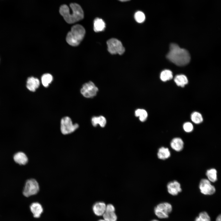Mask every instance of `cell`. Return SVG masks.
<instances>
[{"label":"cell","instance_id":"obj_32","mask_svg":"<svg viewBox=\"0 0 221 221\" xmlns=\"http://www.w3.org/2000/svg\"><path fill=\"white\" fill-rule=\"evenodd\" d=\"M158 221V220H156V219H154V220H152V221Z\"/></svg>","mask_w":221,"mask_h":221},{"label":"cell","instance_id":"obj_5","mask_svg":"<svg viewBox=\"0 0 221 221\" xmlns=\"http://www.w3.org/2000/svg\"><path fill=\"white\" fill-rule=\"evenodd\" d=\"M77 123L73 124L71 119L68 117H65L61 120L60 130L63 134H68L74 131L79 127Z\"/></svg>","mask_w":221,"mask_h":221},{"label":"cell","instance_id":"obj_27","mask_svg":"<svg viewBox=\"0 0 221 221\" xmlns=\"http://www.w3.org/2000/svg\"><path fill=\"white\" fill-rule=\"evenodd\" d=\"M134 18L135 21L137 22L141 23L145 21V16L144 13L142 12L138 11L135 14Z\"/></svg>","mask_w":221,"mask_h":221},{"label":"cell","instance_id":"obj_4","mask_svg":"<svg viewBox=\"0 0 221 221\" xmlns=\"http://www.w3.org/2000/svg\"><path fill=\"white\" fill-rule=\"evenodd\" d=\"M107 44L108 51L111 54L121 55L125 52V49L122 43L117 39H110L107 41Z\"/></svg>","mask_w":221,"mask_h":221},{"label":"cell","instance_id":"obj_13","mask_svg":"<svg viewBox=\"0 0 221 221\" xmlns=\"http://www.w3.org/2000/svg\"><path fill=\"white\" fill-rule=\"evenodd\" d=\"M184 143L182 140L179 138H173L170 142L171 148L177 152L181 151L184 147Z\"/></svg>","mask_w":221,"mask_h":221},{"label":"cell","instance_id":"obj_17","mask_svg":"<svg viewBox=\"0 0 221 221\" xmlns=\"http://www.w3.org/2000/svg\"><path fill=\"white\" fill-rule=\"evenodd\" d=\"M170 155V152L167 148L162 147L158 150L157 156L159 159L165 160L169 158Z\"/></svg>","mask_w":221,"mask_h":221},{"label":"cell","instance_id":"obj_23","mask_svg":"<svg viewBox=\"0 0 221 221\" xmlns=\"http://www.w3.org/2000/svg\"><path fill=\"white\" fill-rule=\"evenodd\" d=\"M160 77L163 81L165 82L170 80L173 77V73L170 70H164L161 72Z\"/></svg>","mask_w":221,"mask_h":221},{"label":"cell","instance_id":"obj_7","mask_svg":"<svg viewBox=\"0 0 221 221\" xmlns=\"http://www.w3.org/2000/svg\"><path fill=\"white\" fill-rule=\"evenodd\" d=\"M39 190V186L37 182L34 179L28 180L25 184L23 193L26 197H29L37 194Z\"/></svg>","mask_w":221,"mask_h":221},{"label":"cell","instance_id":"obj_12","mask_svg":"<svg viewBox=\"0 0 221 221\" xmlns=\"http://www.w3.org/2000/svg\"><path fill=\"white\" fill-rule=\"evenodd\" d=\"M106 206L105 203L103 202H99L95 203L93 207L94 213L98 216L103 215L105 211Z\"/></svg>","mask_w":221,"mask_h":221},{"label":"cell","instance_id":"obj_25","mask_svg":"<svg viewBox=\"0 0 221 221\" xmlns=\"http://www.w3.org/2000/svg\"><path fill=\"white\" fill-rule=\"evenodd\" d=\"M135 115L136 116L139 117L140 121L143 122L146 119L148 114L147 111L142 109H138L135 111Z\"/></svg>","mask_w":221,"mask_h":221},{"label":"cell","instance_id":"obj_10","mask_svg":"<svg viewBox=\"0 0 221 221\" xmlns=\"http://www.w3.org/2000/svg\"><path fill=\"white\" fill-rule=\"evenodd\" d=\"M167 188L168 192L173 196L177 195L182 191L180 184L176 180L169 182L167 185Z\"/></svg>","mask_w":221,"mask_h":221},{"label":"cell","instance_id":"obj_20","mask_svg":"<svg viewBox=\"0 0 221 221\" xmlns=\"http://www.w3.org/2000/svg\"><path fill=\"white\" fill-rule=\"evenodd\" d=\"M206 175L208 180L210 182H215L217 180V171L214 168L211 169L207 171Z\"/></svg>","mask_w":221,"mask_h":221},{"label":"cell","instance_id":"obj_29","mask_svg":"<svg viewBox=\"0 0 221 221\" xmlns=\"http://www.w3.org/2000/svg\"><path fill=\"white\" fill-rule=\"evenodd\" d=\"M215 221H221V215H219L217 217Z\"/></svg>","mask_w":221,"mask_h":221},{"label":"cell","instance_id":"obj_28","mask_svg":"<svg viewBox=\"0 0 221 221\" xmlns=\"http://www.w3.org/2000/svg\"><path fill=\"white\" fill-rule=\"evenodd\" d=\"M183 128L185 131L186 132H190L193 129V126L192 124L189 122H187L184 123L183 125Z\"/></svg>","mask_w":221,"mask_h":221},{"label":"cell","instance_id":"obj_30","mask_svg":"<svg viewBox=\"0 0 221 221\" xmlns=\"http://www.w3.org/2000/svg\"><path fill=\"white\" fill-rule=\"evenodd\" d=\"M119 0V1H121V2H123L127 1H128L130 0Z\"/></svg>","mask_w":221,"mask_h":221},{"label":"cell","instance_id":"obj_18","mask_svg":"<svg viewBox=\"0 0 221 221\" xmlns=\"http://www.w3.org/2000/svg\"><path fill=\"white\" fill-rule=\"evenodd\" d=\"M174 81L178 86L181 87H184L188 82L187 77L184 75L176 76L174 78Z\"/></svg>","mask_w":221,"mask_h":221},{"label":"cell","instance_id":"obj_6","mask_svg":"<svg viewBox=\"0 0 221 221\" xmlns=\"http://www.w3.org/2000/svg\"><path fill=\"white\" fill-rule=\"evenodd\" d=\"M172 210V207L170 204L164 202L159 204L155 207L154 212L158 218L165 219L168 217Z\"/></svg>","mask_w":221,"mask_h":221},{"label":"cell","instance_id":"obj_15","mask_svg":"<svg viewBox=\"0 0 221 221\" xmlns=\"http://www.w3.org/2000/svg\"><path fill=\"white\" fill-rule=\"evenodd\" d=\"M14 159L16 162L21 165H25L28 161L26 155L22 152L16 153L14 156Z\"/></svg>","mask_w":221,"mask_h":221},{"label":"cell","instance_id":"obj_24","mask_svg":"<svg viewBox=\"0 0 221 221\" xmlns=\"http://www.w3.org/2000/svg\"><path fill=\"white\" fill-rule=\"evenodd\" d=\"M191 118L193 122L196 124L201 123L203 120L202 114L197 111L194 112L191 114Z\"/></svg>","mask_w":221,"mask_h":221},{"label":"cell","instance_id":"obj_19","mask_svg":"<svg viewBox=\"0 0 221 221\" xmlns=\"http://www.w3.org/2000/svg\"><path fill=\"white\" fill-rule=\"evenodd\" d=\"M91 123L93 126H96L99 124L101 127H104L106 123L105 118L102 116L99 117H93L91 119Z\"/></svg>","mask_w":221,"mask_h":221},{"label":"cell","instance_id":"obj_9","mask_svg":"<svg viewBox=\"0 0 221 221\" xmlns=\"http://www.w3.org/2000/svg\"><path fill=\"white\" fill-rule=\"evenodd\" d=\"M199 188L201 192L205 195H211L215 192V187L212 185L208 179H202L199 184Z\"/></svg>","mask_w":221,"mask_h":221},{"label":"cell","instance_id":"obj_3","mask_svg":"<svg viewBox=\"0 0 221 221\" xmlns=\"http://www.w3.org/2000/svg\"><path fill=\"white\" fill-rule=\"evenodd\" d=\"M85 33V29L82 25L79 24L75 25L72 26L67 34L66 41L71 46H77L83 39Z\"/></svg>","mask_w":221,"mask_h":221},{"label":"cell","instance_id":"obj_8","mask_svg":"<svg viewBox=\"0 0 221 221\" xmlns=\"http://www.w3.org/2000/svg\"><path fill=\"white\" fill-rule=\"evenodd\" d=\"M98 91V88L91 81L84 83L81 89V94L87 98H92L95 96Z\"/></svg>","mask_w":221,"mask_h":221},{"label":"cell","instance_id":"obj_2","mask_svg":"<svg viewBox=\"0 0 221 221\" xmlns=\"http://www.w3.org/2000/svg\"><path fill=\"white\" fill-rule=\"evenodd\" d=\"M70 6L72 12H70L69 8L67 5H62L60 8V13L67 22L72 24L83 18V12L79 5L76 3H72L70 5Z\"/></svg>","mask_w":221,"mask_h":221},{"label":"cell","instance_id":"obj_26","mask_svg":"<svg viewBox=\"0 0 221 221\" xmlns=\"http://www.w3.org/2000/svg\"><path fill=\"white\" fill-rule=\"evenodd\" d=\"M195 221H211V218L207 212L203 211L199 214L196 218Z\"/></svg>","mask_w":221,"mask_h":221},{"label":"cell","instance_id":"obj_14","mask_svg":"<svg viewBox=\"0 0 221 221\" xmlns=\"http://www.w3.org/2000/svg\"><path fill=\"white\" fill-rule=\"evenodd\" d=\"M30 209L34 217L36 218H39L43 211L42 206L37 202L32 203L30 206Z\"/></svg>","mask_w":221,"mask_h":221},{"label":"cell","instance_id":"obj_11","mask_svg":"<svg viewBox=\"0 0 221 221\" xmlns=\"http://www.w3.org/2000/svg\"><path fill=\"white\" fill-rule=\"evenodd\" d=\"M40 84L38 79L33 77H29L26 81V87L29 91L34 92L38 88Z\"/></svg>","mask_w":221,"mask_h":221},{"label":"cell","instance_id":"obj_31","mask_svg":"<svg viewBox=\"0 0 221 221\" xmlns=\"http://www.w3.org/2000/svg\"><path fill=\"white\" fill-rule=\"evenodd\" d=\"M99 221H106L105 220H104V219H103H103H101V220H99Z\"/></svg>","mask_w":221,"mask_h":221},{"label":"cell","instance_id":"obj_1","mask_svg":"<svg viewBox=\"0 0 221 221\" xmlns=\"http://www.w3.org/2000/svg\"><path fill=\"white\" fill-rule=\"evenodd\" d=\"M166 57L170 61L179 66L187 64L190 60L188 52L175 43H172L170 45L169 51Z\"/></svg>","mask_w":221,"mask_h":221},{"label":"cell","instance_id":"obj_16","mask_svg":"<svg viewBox=\"0 0 221 221\" xmlns=\"http://www.w3.org/2000/svg\"><path fill=\"white\" fill-rule=\"evenodd\" d=\"M106 26L104 21L101 19L97 18L94 21V30L95 32L103 31Z\"/></svg>","mask_w":221,"mask_h":221},{"label":"cell","instance_id":"obj_22","mask_svg":"<svg viewBox=\"0 0 221 221\" xmlns=\"http://www.w3.org/2000/svg\"><path fill=\"white\" fill-rule=\"evenodd\" d=\"M53 77L52 75L49 73H46L43 75L41 78V81L43 86L47 87L52 82Z\"/></svg>","mask_w":221,"mask_h":221},{"label":"cell","instance_id":"obj_21","mask_svg":"<svg viewBox=\"0 0 221 221\" xmlns=\"http://www.w3.org/2000/svg\"><path fill=\"white\" fill-rule=\"evenodd\" d=\"M103 216L106 221H116L117 220L115 211H105Z\"/></svg>","mask_w":221,"mask_h":221}]
</instances>
